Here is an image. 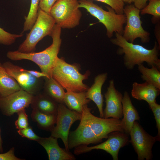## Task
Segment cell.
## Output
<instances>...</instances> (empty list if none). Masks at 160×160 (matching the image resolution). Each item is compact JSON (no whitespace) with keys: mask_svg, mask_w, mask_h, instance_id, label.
<instances>
[{"mask_svg":"<svg viewBox=\"0 0 160 160\" xmlns=\"http://www.w3.org/2000/svg\"><path fill=\"white\" fill-rule=\"evenodd\" d=\"M87 104L83 106L78 126L75 130L69 132L68 139L69 150L101 142L114 132H125L121 120L95 116L91 113L92 109Z\"/></svg>","mask_w":160,"mask_h":160,"instance_id":"1","label":"cell"},{"mask_svg":"<svg viewBox=\"0 0 160 160\" xmlns=\"http://www.w3.org/2000/svg\"><path fill=\"white\" fill-rule=\"evenodd\" d=\"M115 37L111 39L113 44L119 47L117 51L118 55H124V64L128 70H132L136 65H138L145 62L150 67L153 65L159 70L160 60L159 58V47L155 41L153 47L149 49L143 46L127 41L122 35L115 33Z\"/></svg>","mask_w":160,"mask_h":160,"instance_id":"2","label":"cell"},{"mask_svg":"<svg viewBox=\"0 0 160 160\" xmlns=\"http://www.w3.org/2000/svg\"><path fill=\"white\" fill-rule=\"evenodd\" d=\"M61 28L55 24L51 35L52 39L51 45L44 50L39 52L24 53L17 50L8 51L7 57L14 61L26 60L33 62L40 68L41 72L49 78L59 52L62 40L60 37Z\"/></svg>","mask_w":160,"mask_h":160,"instance_id":"3","label":"cell"},{"mask_svg":"<svg viewBox=\"0 0 160 160\" xmlns=\"http://www.w3.org/2000/svg\"><path fill=\"white\" fill-rule=\"evenodd\" d=\"M77 64H70L63 58H57L52 70V77L66 91L86 92L89 87L83 83L90 75L89 71L82 74Z\"/></svg>","mask_w":160,"mask_h":160,"instance_id":"4","label":"cell"},{"mask_svg":"<svg viewBox=\"0 0 160 160\" xmlns=\"http://www.w3.org/2000/svg\"><path fill=\"white\" fill-rule=\"evenodd\" d=\"M78 1L79 8L86 9L104 25L108 38L113 36L114 32L122 35L123 25L126 23L127 20L124 14H118L109 6L106 7L108 11H105L89 0H79Z\"/></svg>","mask_w":160,"mask_h":160,"instance_id":"5","label":"cell"},{"mask_svg":"<svg viewBox=\"0 0 160 160\" xmlns=\"http://www.w3.org/2000/svg\"><path fill=\"white\" fill-rule=\"evenodd\" d=\"M55 24V20L49 13L39 8L35 23L17 50L24 53L34 52L39 41L47 36H51Z\"/></svg>","mask_w":160,"mask_h":160,"instance_id":"6","label":"cell"},{"mask_svg":"<svg viewBox=\"0 0 160 160\" xmlns=\"http://www.w3.org/2000/svg\"><path fill=\"white\" fill-rule=\"evenodd\" d=\"M77 0H58L49 14L61 28L71 29L78 25L82 14Z\"/></svg>","mask_w":160,"mask_h":160,"instance_id":"7","label":"cell"},{"mask_svg":"<svg viewBox=\"0 0 160 160\" xmlns=\"http://www.w3.org/2000/svg\"><path fill=\"white\" fill-rule=\"evenodd\" d=\"M124 14L126 17V25L123 30L122 36L127 41L133 43L137 38L140 39L143 43H147L150 40V33L143 28L140 15V10L134 4L124 7Z\"/></svg>","mask_w":160,"mask_h":160,"instance_id":"8","label":"cell"},{"mask_svg":"<svg viewBox=\"0 0 160 160\" xmlns=\"http://www.w3.org/2000/svg\"><path fill=\"white\" fill-rule=\"evenodd\" d=\"M81 117V114L69 109L63 103L58 104L56 125L51 132V136L61 139L68 151L69 150L68 139L71 127Z\"/></svg>","mask_w":160,"mask_h":160,"instance_id":"9","label":"cell"},{"mask_svg":"<svg viewBox=\"0 0 160 160\" xmlns=\"http://www.w3.org/2000/svg\"><path fill=\"white\" fill-rule=\"evenodd\" d=\"M130 142L137 155L139 160H151L152 158V148L158 141L156 136L149 134L139 124L135 121L129 133Z\"/></svg>","mask_w":160,"mask_h":160,"instance_id":"10","label":"cell"},{"mask_svg":"<svg viewBox=\"0 0 160 160\" xmlns=\"http://www.w3.org/2000/svg\"><path fill=\"white\" fill-rule=\"evenodd\" d=\"M108 139L103 143L95 146H80L75 148L74 153L79 155L89 152L94 149L105 151L110 154L113 160H118V153L120 149L125 146L129 142L128 134L124 132L115 131L110 133Z\"/></svg>","mask_w":160,"mask_h":160,"instance_id":"11","label":"cell"},{"mask_svg":"<svg viewBox=\"0 0 160 160\" xmlns=\"http://www.w3.org/2000/svg\"><path fill=\"white\" fill-rule=\"evenodd\" d=\"M2 65L7 72L15 79L22 90L33 95L39 92L41 86L40 79L33 76L27 70L10 62H6Z\"/></svg>","mask_w":160,"mask_h":160,"instance_id":"12","label":"cell"},{"mask_svg":"<svg viewBox=\"0 0 160 160\" xmlns=\"http://www.w3.org/2000/svg\"><path fill=\"white\" fill-rule=\"evenodd\" d=\"M34 95L22 89L5 96L0 95V109L3 115L10 116L28 107Z\"/></svg>","mask_w":160,"mask_h":160,"instance_id":"13","label":"cell"},{"mask_svg":"<svg viewBox=\"0 0 160 160\" xmlns=\"http://www.w3.org/2000/svg\"><path fill=\"white\" fill-rule=\"evenodd\" d=\"M122 94L115 88L114 80H111L104 95L106 106L103 111L104 118L120 119L123 116Z\"/></svg>","mask_w":160,"mask_h":160,"instance_id":"14","label":"cell"},{"mask_svg":"<svg viewBox=\"0 0 160 160\" xmlns=\"http://www.w3.org/2000/svg\"><path fill=\"white\" fill-rule=\"evenodd\" d=\"M57 138L50 136L40 137L37 141L45 150L49 160H75L74 156L59 145Z\"/></svg>","mask_w":160,"mask_h":160,"instance_id":"15","label":"cell"},{"mask_svg":"<svg viewBox=\"0 0 160 160\" xmlns=\"http://www.w3.org/2000/svg\"><path fill=\"white\" fill-rule=\"evenodd\" d=\"M107 73L98 74L95 78L94 83L86 91V98L93 101L98 109L100 117L104 118L103 110V96L102 93V88L107 79Z\"/></svg>","mask_w":160,"mask_h":160,"instance_id":"16","label":"cell"},{"mask_svg":"<svg viewBox=\"0 0 160 160\" xmlns=\"http://www.w3.org/2000/svg\"><path fill=\"white\" fill-rule=\"evenodd\" d=\"M160 92V89L147 82L142 84L134 82L132 84L131 93L134 98L144 100L149 104L156 101V98Z\"/></svg>","mask_w":160,"mask_h":160,"instance_id":"17","label":"cell"},{"mask_svg":"<svg viewBox=\"0 0 160 160\" xmlns=\"http://www.w3.org/2000/svg\"><path fill=\"white\" fill-rule=\"evenodd\" d=\"M122 103L123 118L121 120L124 131L129 134L134 121L139 120L140 117L136 109L133 105L128 92H124Z\"/></svg>","mask_w":160,"mask_h":160,"instance_id":"18","label":"cell"},{"mask_svg":"<svg viewBox=\"0 0 160 160\" xmlns=\"http://www.w3.org/2000/svg\"><path fill=\"white\" fill-rule=\"evenodd\" d=\"M58 103L45 93L33 95L31 106L35 109L48 114L57 115Z\"/></svg>","mask_w":160,"mask_h":160,"instance_id":"19","label":"cell"},{"mask_svg":"<svg viewBox=\"0 0 160 160\" xmlns=\"http://www.w3.org/2000/svg\"><path fill=\"white\" fill-rule=\"evenodd\" d=\"M91 101L86 98V92H74L67 91L65 92L63 103L69 109L81 114L84 105Z\"/></svg>","mask_w":160,"mask_h":160,"instance_id":"20","label":"cell"},{"mask_svg":"<svg viewBox=\"0 0 160 160\" xmlns=\"http://www.w3.org/2000/svg\"><path fill=\"white\" fill-rule=\"evenodd\" d=\"M21 89L16 81L7 72L0 62V95L6 96Z\"/></svg>","mask_w":160,"mask_h":160,"instance_id":"21","label":"cell"},{"mask_svg":"<svg viewBox=\"0 0 160 160\" xmlns=\"http://www.w3.org/2000/svg\"><path fill=\"white\" fill-rule=\"evenodd\" d=\"M57 115L49 114L33 109L31 114L32 120L41 129L51 132L56 124Z\"/></svg>","mask_w":160,"mask_h":160,"instance_id":"22","label":"cell"},{"mask_svg":"<svg viewBox=\"0 0 160 160\" xmlns=\"http://www.w3.org/2000/svg\"><path fill=\"white\" fill-rule=\"evenodd\" d=\"M44 78V93L58 103H63L65 93L64 89L52 77Z\"/></svg>","mask_w":160,"mask_h":160,"instance_id":"23","label":"cell"},{"mask_svg":"<svg viewBox=\"0 0 160 160\" xmlns=\"http://www.w3.org/2000/svg\"><path fill=\"white\" fill-rule=\"evenodd\" d=\"M138 66V69L141 74V78L143 80L160 89L159 70L153 65L150 68L145 67L143 64Z\"/></svg>","mask_w":160,"mask_h":160,"instance_id":"24","label":"cell"},{"mask_svg":"<svg viewBox=\"0 0 160 160\" xmlns=\"http://www.w3.org/2000/svg\"><path fill=\"white\" fill-rule=\"evenodd\" d=\"M148 4L140 10L142 15L150 14L152 15V23L156 24L160 22V0H149Z\"/></svg>","mask_w":160,"mask_h":160,"instance_id":"25","label":"cell"},{"mask_svg":"<svg viewBox=\"0 0 160 160\" xmlns=\"http://www.w3.org/2000/svg\"><path fill=\"white\" fill-rule=\"evenodd\" d=\"M39 0H31V4L28 15L24 24L23 31L30 30L36 20L39 9Z\"/></svg>","mask_w":160,"mask_h":160,"instance_id":"26","label":"cell"},{"mask_svg":"<svg viewBox=\"0 0 160 160\" xmlns=\"http://www.w3.org/2000/svg\"><path fill=\"white\" fill-rule=\"evenodd\" d=\"M23 34H19L11 33L5 31L0 27V44L4 45L12 44L16 39L22 37Z\"/></svg>","mask_w":160,"mask_h":160,"instance_id":"27","label":"cell"},{"mask_svg":"<svg viewBox=\"0 0 160 160\" xmlns=\"http://www.w3.org/2000/svg\"><path fill=\"white\" fill-rule=\"evenodd\" d=\"M17 119L15 121V127L18 130L25 129L29 126L28 116L26 112L25 109H22L17 113Z\"/></svg>","mask_w":160,"mask_h":160,"instance_id":"28","label":"cell"},{"mask_svg":"<svg viewBox=\"0 0 160 160\" xmlns=\"http://www.w3.org/2000/svg\"><path fill=\"white\" fill-rule=\"evenodd\" d=\"M100 1L109 5L118 14H124V2L122 0H95Z\"/></svg>","mask_w":160,"mask_h":160,"instance_id":"29","label":"cell"},{"mask_svg":"<svg viewBox=\"0 0 160 160\" xmlns=\"http://www.w3.org/2000/svg\"><path fill=\"white\" fill-rule=\"evenodd\" d=\"M150 108L152 111L156 120V127L158 132L157 137L159 141L160 138V105L156 101L148 104Z\"/></svg>","mask_w":160,"mask_h":160,"instance_id":"30","label":"cell"},{"mask_svg":"<svg viewBox=\"0 0 160 160\" xmlns=\"http://www.w3.org/2000/svg\"><path fill=\"white\" fill-rule=\"evenodd\" d=\"M17 132L22 137L30 140L37 141L40 137L35 133L32 128L29 125L25 128L18 130Z\"/></svg>","mask_w":160,"mask_h":160,"instance_id":"31","label":"cell"},{"mask_svg":"<svg viewBox=\"0 0 160 160\" xmlns=\"http://www.w3.org/2000/svg\"><path fill=\"white\" fill-rule=\"evenodd\" d=\"M58 0H39V7L42 11L49 13L55 3Z\"/></svg>","mask_w":160,"mask_h":160,"instance_id":"32","label":"cell"},{"mask_svg":"<svg viewBox=\"0 0 160 160\" xmlns=\"http://www.w3.org/2000/svg\"><path fill=\"white\" fill-rule=\"evenodd\" d=\"M15 148L12 147L5 153H0V160H22L17 157L15 154Z\"/></svg>","mask_w":160,"mask_h":160,"instance_id":"33","label":"cell"},{"mask_svg":"<svg viewBox=\"0 0 160 160\" xmlns=\"http://www.w3.org/2000/svg\"><path fill=\"white\" fill-rule=\"evenodd\" d=\"M149 0H134V5L137 8L141 10L147 5V2Z\"/></svg>","mask_w":160,"mask_h":160,"instance_id":"34","label":"cell"},{"mask_svg":"<svg viewBox=\"0 0 160 160\" xmlns=\"http://www.w3.org/2000/svg\"><path fill=\"white\" fill-rule=\"evenodd\" d=\"M154 32L157 42L160 48V22L156 24Z\"/></svg>","mask_w":160,"mask_h":160,"instance_id":"35","label":"cell"},{"mask_svg":"<svg viewBox=\"0 0 160 160\" xmlns=\"http://www.w3.org/2000/svg\"><path fill=\"white\" fill-rule=\"evenodd\" d=\"M27 70L30 73L37 78L40 79L42 77L48 78L47 76L42 72H40L33 70Z\"/></svg>","mask_w":160,"mask_h":160,"instance_id":"36","label":"cell"},{"mask_svg":"<svg viewBox=\"0 0 160 160\" xmlns=\"http://www.w3.org/2000/svg\"><path fill=\"white\" fill-rule=\"evenodd\" d=\"M3 141L1 136V130L0 126V153H3Z\"/></svg>","mask_w":160,"mask_h":160,"instance_id":"37","label":"cell"},{"mask_svg":"<svg viewBox=\"0 0 160 160\" xmlns=\"http://www.w3.org/2000/svg\"><path fill=\"white\" fill-rule=\"evenodd\" d=\"M124 2H125L129 4H131L133 2L134 0H122Z\"/></svg>","mask_w":160,"mask_h":160,"instance_id":"38","label":"cell"}]
</instances>
